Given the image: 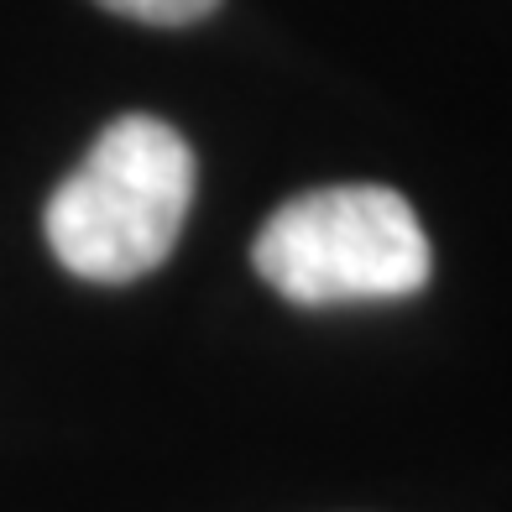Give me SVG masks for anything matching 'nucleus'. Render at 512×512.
Returning a JSON list of instances; mask_svg holds the SVG:
<instances>
[{
    "instance_id": "1",
    "label": "nucleus",
    "mask_w": 512,
    "mask_h": 512,
    "mask_svg": "<svg viewBox=\"0 0 512 512\" xmlns=\"http://www.w3.org/2000/svg\"><path fill=\"white\" fill-rule=\"evenodd\" d=\"M194 204V152L157 115H121L48 199L53 256L84 283H131L168 262Z\"/></svg>"
},
{
    "instance_id": "2",
    "label": "nucleus",
    "mask_w": 512,
    "mask_h": 512,
    "mask_svg": "<svg viewBox=\"0 0 512 512\" xmlns=\"http://www.w3.org/2000/svg\"><path fill=\"white\" fill-rule=\"evenodd\" d=\"M251 262L304 309L382 304L429 283V236L387 183H330L288 199L262 225Z\"/></svg>"
},
{
    "instance_id": "3",
    "label": "nucleus",
    "mask_w": 512,
    "mask_h": 512,
    "mask_svg": "<svg viewBox=\"0 0 512 512\" xmlns=\"http://www.w3.org/2000/svg\"><path fill=\"white\" fill-rule=\"evenodd\" d=\"M100 6L115 11V16L147 21V27H189V21L215 11L220 0H100Z\"/></svg>"
}]
</instances>
